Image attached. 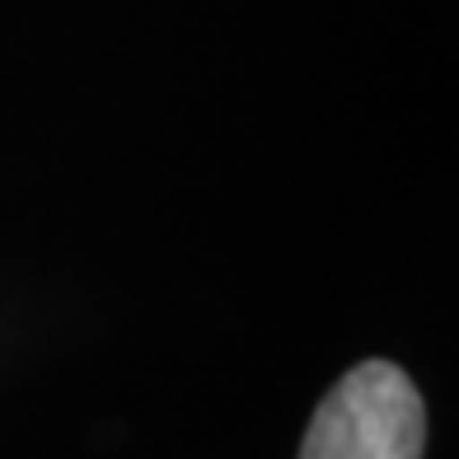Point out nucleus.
<instances>
[{"instance_id":"nucleus-1","label":"nucleus","mask_w":459,"mask_h":459,"mask_svg":"<svg viewBox=\"0 0 459 459\" xmlns=\"http://www.w3.org/2000/svg\"><path fill=\"white\" fill-rule=\"evenodd\" d=\"M422 394L399 366L361 361L319 399L300 459H422Z\"/></svg>"}]
</instances>
